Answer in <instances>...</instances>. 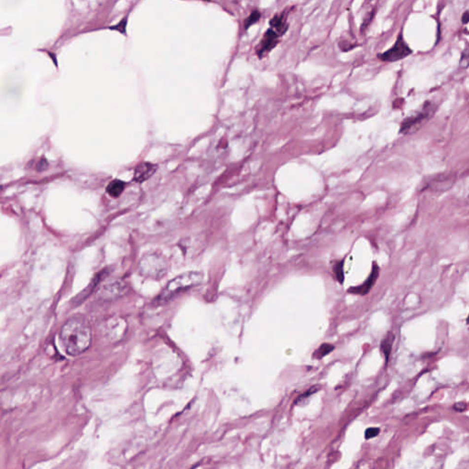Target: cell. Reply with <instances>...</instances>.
Listing matches in <instances>:
<instances>
[{
  "label": "cell",
  "instance_id": "7",
  "mask_svg": "<svg viewBox=\"0 0 469 469\" xmlns=\"http://www.w3.org/2000/svg\"><path fill=\"white\" fill-rule=\"evenodd\" d=\"M158 166L150 163H141L137 165L134 170V181L142 183L149 180L157 171Z\"/></svg>",
  "mask_w": 469,
  "mask_h": 469
},
{
  "label": "cell",
  "instance_id": "16",
  "mask_svg": "<svg viewBox=\"0 0 469 469\" xmlns=\"http://www.w3.org/2000/svg\"><path fill=\"white\" fill-rule=\"evenodd\" d=\"M317 391H318V386H314V387H312L310 390H308L306 392H304L303 394H302L300 397L298 398L297 402H302V401H303V400H305V399H307V398L310 397L311 395H313V393H315V392H316Z\"/></svg>",
  "mask_w": 469,
  "mask_h": 469
},
{
  "label": "cell",
  "instance_id": "1",
  "mask_svg": "<svg viewBox=\"0 0 469 469\" xmlns=\"http://www.w3.org/2000/svg\"><path fill=\"white\" fill-rule=\"evenodd\" d=\"M60 338L67 354L78 356L91 345V328L84 318L72 317L62 327Z\"/></svg>",
  "mask_w": 469,
  "mask_h": 469
},
{
  "label": "cell",
  "instance_id": "9",
  "mask_svg": "<svg viewBox=\"0 0 469 469\" xmlns=\"http://www.w3.org/2000/svg\"><path fill=\"white\" fill-rule=\"evenodd\" d=\"M126 183L121 181V180H113L112 182L108 183L106 186V193L114 198H117L118 196H121V194L124 192Z\"/></svg>",
  "mask_w": 469,
  "mask_h": 469
},
{
  "label": "cell",
  "instance_id": "14",
  "mask_svg": "<svg viewBox=\"0 0 469 469\" xmlns=\"http://www.w3.org/2000/svg\"><path fill=\"white\" fill-rule=\"evenodd\" d=\"M334 271H335V274L339 282L340 283H343L344 281V262H338L335 265V268H334Z\"/></svg>",
  "mask_w": 469,
  "mask_h": 469
},
{
  "label": "cell",
  "instance_id": "12",
  "mask_svg": "<svg viewBox=\"0 0 469 469\" xmlns=\"http://www.w3.org/2000/svg\"><path fill=\"white\" fill-rule=\"evenodd\" d=\"M335 349V346L330 344H323L322 345H320L319 347L317 348V350L314 352L313 356L315 359H323L324 357L327 356L329 353H331Z\"/></svg>",
  "mask_w": 469,
  "mask_h": 469
},
{
  "label": "cell",
  "instance_id": "8",
  "mask_svg": "<svg viewBox=\"0 0 469 469\" xmlns=\"http://www.w3.org/2000/svg\"><path fill=\"white\" fill-rule=\"evenodd\" d=\"M378 275V267L373 268L372 269L371 274L370 276L368 277V279L366 280L365 283L362 284L361 286L356 287V288H352L349 290L350 293H359V294H366V293H368L369 290L371 289L372 286L375 284V281L377 280Z\"/></svg>",
  "mask_w": 469,
  "mask_h": 469
},
{
  "label": "cell",
  "instance_id": "3",
  "mask_svg": "<svg viewBox=\"0 0 469 469\" xmlns=\"http://www.w3.org/2000/svg\"><path fill=\"white\" fill-rule=\"evenodd\" d=\"M139 271L144 276L158 279L168 271V263L159 255H148L140 261Z\"/></svg>",
  "mask_w": 469,
  "mask_h": 469
},
{
  "label": "cell",
  "instance_id": "19",
  "mask_svg": "<svg viewBox=\"0 0 469 469\" xmlns=\"http://www.w3.org/2000/svg\"><path fill=\"white\" fill-rule=\"evenodd\" d=\"M467 408V405L465 402H458V403H456L454 405V409L456 410V411H464L466 410Z\"/></svg>",
  "mask_w": 469,
  "mask_h": 469
},
{
  "label": "cell",
  "instance_id": "4",
  "mask_svg": "<svg viewBox=\"0 0 469 469\" xmlns=\"http://www.w3.org/2000/svg\"><path fill=\"white\" fill-rule=\"evenodd\" d=\"M433 110V104L427 102L422 110L418 111L415 114L404 119L401 126V133L408 134L411 133V131H416L419 129V126H421L427 118L430 117Z\"/></svg>",
  "mask_w": 469,
  "mask_h": 469
},
{
  "label": "cell",
  "instance_id": "18",
  "mask_svg": "<svg viewBox=\"0 0 469 469\" xmlns=\"http://www.w3.org/2000/svg\"><path fill=\"white\" fill-rule=\"evenodd\" d=\"M379 434V429L378 428H368V430L366 431V438L367 439H370V438H373V437H376Z\"/></svg>",
  "mask_w": 469,
  "mask_h": 469
},
{
  "label": "cell",
  "instance_id": "5",
  "mask_svg": "<svg viewBox=\"0 0 469 469\" xmlns=\"http://www.w3.org/2000/svg\"><path fill=\"white\" fill-rule=\"evenodd\" d=\"M411 53H412L411 49L406 43V41L404 40L402 35L400 34L396 42L394 43V45L392 46L391 49H389L388 51L379 54L378 58L380 59L381 61H383V62L393 63V62L401 61L402 59L408 57Z\"/></svg>",
  "mask_w": 469,
  "mask_h": 469
},
{
  "label": "cell",
  "instance_id": "10",
  "mask_svg": "<svg viewBox=\"0 0 469 469\" xmlns=\"http://www.w3.org/2000/svg\"><path fill=\"white\" fill-rule=\"evenodd\" d=\"M124 289L125 287L120 282H117V281L115 283H112L110 285H107L104 288V298H107V299L116 298L117 296H118L120 293L124 291Z\"/></svg>",
  "mask_w": 469,
  "mask_h": 469
},
{
  "label": "cell",
  "instance_id": "2",
  "mask_svg": "<svg viewBox=\"0 0 469 469\" xmlns=\"http://www.w3.org/2000/svg\"><path fill=\"white\" fill-rule=\"evenodd\" d=\"M202 280V274L198 271H188L181 274L169 280L168 284L164 287L163 292L158 296L156 302L159 304L167 302L179 293L200 284Z\"/></svg>",
  "mask_w": 469,
  "mask_h": 469
},
{
  "label": "cell",
  "instance_id": "21",
  "mask_svg": "<svg viewBox=\"0 0 469 469\" xmlns=\"http://www.w3.org/2000/svg\"><path fill=\"white\" fill-rule=\"evenodd\" d=\"M468 322H469V318H468Z\"/></svg>",
  "mask_w": 469,
  "mask_h": 469
},
{
  "label": "cell",
  "instance_id": "6",
  "mask_svg": "<svg viewBox=\"0 0 469 469\" xmlns=\"http://www.w3.org/2000/svg\"><path fill=\"white\" fill-rule=\"evenodd\" d=\"M282 35H284V33H281L278 29L270 26V28L263 35V38L261 39L259 45L256 49V52L259 58H263L268 52H271L278 44L280 36Z\"/></svg>",
  "mask_w": 469,
  "mask_h": 469
},
{
  "label": "cell",
  "instance_id": "15",
  "mask_svg": "<svg viewBox=\"0 0 469 469\" xmlns=\"http://www.w3.org/2000/svg\"><path fill=\"white\" fill-rule=\"evenodd\" d=\"M460 66L462 68H468L469 66V50L464 51L460 59Z\"/></svg>",
  "mask_w": 469,
  "mask_h": 469
},
{
  "label": "cell",
  "instance_id": "11",
  "mask_svg": "<svg viewBox=\"0 0 469 469\" xmlns=\"http://www.w3.org/2000/svg\"><path fill=\"white\" fill-rule=\"evenodd\" d=\"M393 341H394V335L392 333H388L387 336L383 339L381 343V351L383 352L386 358H388L391 354Z\"/></svg>",
  "mask_w": 469,
  "mask_h": 469
},
{
  "label": "cell",
  "instance_id": "17",
  "mask_svg": "<svg viewBox=\"0 0 469 469\" xmlns=\"http://www.w3.org/2000/svg\"><path fill=\"white\" fill-rule=\"evenodd\" d=\"M127 21H128V17H126L125 19H123V20H121V21L118 23V25L113 27V28H111V29H113V30H116V31H118V32H120L121 33H126Z\"/></svg>",
  "mask_w": 469,
  "mask_h": 469
},
{
  "label": "cell",
  "instance_id": "20",
  "mask_svg": "<svg viewBox=\"0 0 469 469\" xmlns=\"http://www.w3.org/2000/svg\"><path fill=\"white\" fill-rule=\"evenodd\" d=\"M469 20V12H466V13L463 15L462 21L466 24L468 23Z\"/></svg>",
  "mask_w": 469,
  "mask_h": 469
},
{
  "label": "cell",
  "instance_id": "13",
  "mask_svg": "<svg viewBox=\"0 0 469 469\" xmlns=\"http://www.w3.org/2000/svg\"><path fill=\"white\" fill-rule=\"evenodd\" d=\"M261 13H260L259 10H254L245 20V29L248 30L249 27L252 26L255 23H257L259 20L261 19Z\"/></svg>",
  "mask_w": 469,
  "mask_h": 469
}]
</instances>
